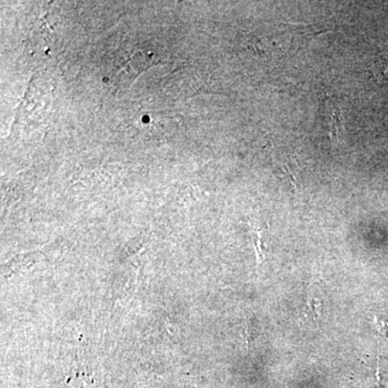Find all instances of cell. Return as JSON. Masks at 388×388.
<instances>
[{"label":"cell","instance_id":"obj_1","mask_svg":"<svg viewBox=\"0 0 388 388\" xmlns=\"http://www.w3.org/2000/svg\"><path fill=\"white\" fill-rule=\"evenodd\" d=\"M374 73L380 80L388 81V56L374 64Z\"/></svg>","mask_w":388,"mask_h":388},{"label":"cell","instance_id":"obj_2","mask_svg":"<svg viewBox=\"0 0 388 388\" xmlns=\"http://www.w3.org/2000/svg\"><path fill=\"white\" fill-rule=\"evenodd\" d=\"M306 304H308V308H310V313L313 314L315 321H318L319 317H321V301L318 300L317 298H313V297H310V298L306 300Z\"/></svg>","mask_w":388,"mask_h":388}]
</instances>
